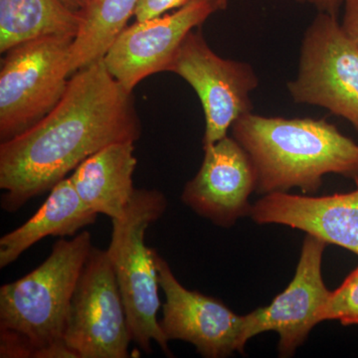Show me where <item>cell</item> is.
<instances>
[{"instance_id": "cell-1", "label": "cell", "mask_w": 358, "mask_h": 358, "mask_svg": "<svg viewBox=\"0 0 358 358\" xmlns=\"http://www.w3.org/2000/svg\"><path fill=\"white\" fill-rule=\"evenodd\" d=\"M141 134L133 93L112 76L103 58L78 70L44 119L0 145L2 209L17 211L92 155L113 143H136Z\"/></svg>"}, {"instance_id": "cell-2", "label": "cell", "mask_w": 358, "mask_h": 358, "mask_svg": "<svg viewBox=\"0 0 358 358\" xmlns=\"http://www.w3.org/2000/svg\"><path fill=\"white\" fill-rule=\"evenodd\" d=\"M231 131L251 157L260 194L292 188L315 194L327 174L343 176L358 186V143L327 120L250 113L237 120Z\"/></svg>"}, {"instance_id": "cell-3", "label": "cell", "mask_w": 358, "mask_h": 358, "mask_svg": "<svg viewBox=\"0 0 358 358\" xmlns=\"http://www.w3.org/2000/svg\"><path fill=\"white\" fill-rule=\"evenodd\" d=\"M93 247L89 231L62 238L39 267L0 288V357L76 358L65 343L66 320Z\"/></svg>"}, {"instance_id": "cell-4", "label": "cell", "mask_w": 358, "mask_h": 358, "mask_svg": "<svg viewBox=\"0 0 358 358\" xmlns=\"http://www.w3.org/2000/svg\"><path fill=\"white\" fill-rule=\"evenodd\" d=\"M164 193L136 189L124 215L113 219L112 239L107 250L128 315L134 343L148 355L152 343L171 355L169 341L157 313L160 308L157 250L145 244V232L166 210Z\"/></svg>"}, {"instance_id": "cell-5", "label": "cell", "mask_w": 358, "mask_h": 358, "mask_svg": "<svg viewBox=\"0 0 358 358\" xmlns=\"http://www.w3.org/2000/svg\"><path fill=\"white\" fill-rule=\"evenodd\" d=\"M74 38L49 35L9 49L0 71V140L44 119L62 100L71 77Z\"/></svg>"}, {"instance_id": "cell-6", "label": "cell", "mask_w": 358, "mask_h": 358, "mask_svg": "<svg viewBox=\"0 0 358 358\" xmlns=\"http://www.w3.org/2000/svg\"><path fill=\"white\" fill-rule=\"evenodd\" d=\"M287 87L294 103L324 108L358 134V47L338 16H315L301 40L296 76Z\"/></svg>"}, {"instance_id": "cell-7", "label": "cell", "mask_w": 358, "mask_h": 358, "mask_svg": "<svg viewBox=\"0 0 358 358\" xmlns=\"http://www.w3.org/2000/svg\"><path fill=\"white\" fill-rule=\"evenodd\" d=\"M64 339L76 358H127L128 315L107 250L93 247L71 299Z\"/></svg>"}, {"instance_id": "cell-8", "label": "cell", "mask_w": 358, "mask_h": 358, "mask_svg": "<svg viewBox=\"0 0 358 358\" xmlns=\"http://www.w3.org/2000/svg\"><path fill=\"white\" fill-rule=\"evenodd\" d=\"M167 72L185 79L199 96L205 117L203 148L227 136L233 124L252 113L259 86L253 66L217 55L200 31L186 35Z\"/></svg>"}, {"instance_id": "cell-9", "label": "cell", "mask_w": 358, "mask_h": 358, "mask_svg": "<svg viewBox=\"0 0 358 358\" xmlns=\"http://www.w3.org/2000/svg\"><path fill=\"white\" fill-rule=\"evenodd\" d=\"M220 0H190L166 15L136 21L124 28L103 57L106 67L127 91L152 74L167 72L186 35L215 11L225 9Z\"/></svg>"}, {"instance_id": "cell-10", "label": "cell", "mask_w": 358, "mask_h": 358, "mask_svg": "<svg viewBox=\"0 0 358 358\" xmlns=\"http://www.w3.org/2000/svg\"><path fill=\"white\" fill-rule=\"evenodd\" d=\"M155 263L166 298L159 324L167 341L192 343L206 358L243 355L245 315L233 313L218 299L186 289L157 252Z\"/></svg>"}, {"instance_id": "cell-11", "label": "cell", "mask_w": 358, "mask_h": 358, "mask_svg": "<svg viewBox=\"0 0 358 358\" xmlns=\"http://www.w3.org/2000/svg\"><path fill=\"white\" fill-rule=\"evenodd\" d=\"M327 245L320 238L307 234L296 274L287 289L267 307L245 315V343L258 334L275 331L280 336L278 348L281 357H293L305 343L313 327L322 322V312L331 293L322 274Z\"/></svg>"}, {"instance_id": "cell-12", "label": "cell", "mask_w": 358, "mask_h": 358, "mask_svg": "<svg viewBox=\"0 0 358 358\" xmlns=\"http://www.w3.org/2000/svg\"><path fill=\"white\" fill-rule=\"evenodd\" d=\"M203 150L199 173L186 183L181 200L219 227H232L251 213L249 197L257 187L255 166L248 152L228 136Z\"/></svg>"}, {"instance_id": "cell-13", "label": "cell", "mask_w": 358, "mask_h": 358, "mask_svg": "<svg viewBox=\"0 0 358 358\" xmlns=\"http://www.w3.org/2000/svg\"><path fill=\"white\" fill-rule=\"evenodd\" d=\"M250 216L261 225L288 226L358 255V186L326 196L270 193L252 206Z\"/></svg>"}, {"instance_id": "cell-14", "label": "cell", "mask_w": 358, "mask_h": 358, "mask_svg": "<svg viewBox=\"0 0 358 358\" xmlns=\"http://www.w3.org/2000/svg\"><path fill=\"white\" fill-rule=\"evenodd\" d=\"M136 166L134 143H113L81 162L69 178L91 210L113 220L121 218L131 202Z\"/></svg>"}, {"instance_id": "cell-15", "label": "cell", "mask_w": 358, "mask_h": 358, "mask_svg": "<svg viewBox=\"0 0 358 358\" xmlns=\"http://www.w3.org/2000/svg\"><path fill=\"white\" fill-rule=\"evenodd\" d=\"M98 214L82 201L69 178L54 186L31 218L0 239V268L15 262L33 245L48 236H75L95 223Z\"/></svg>"}, {"instance_id": "cell-16", "label": "cell", "mask_w": 358, "mask_h": 358, "mask_svg": "<svg viewBox=\"0 0 358 358\" xmlns=\"http://www.w3.org/2000/svg\"><path fill=\"white\" fill-rule=\"evenodd\" d=\"M81 23L60 0H0V52L49 35L75 39Z\"/></svg>"}, {"instance_id": "cell-17", "label": "cell", "mask_w": 358, "mask_h": 358, "mask_svg": "<svg viewBox=\"0 0 358 358\" xmlns=\"http://www.w3.org/2000/svg\"><path fill=\"white\" fill-rule=\"evenodd\" d=\"M140 0H92L80 13L81 27L71 50V76L78 70L105 57L127 27Z\"/></svg>"}, {"instance_id": "cell-18", "label": "cell", "mask_w": 358, "mask_h": 358, "mask_svg": "<svg viewBox=\"0 0 358 358\" xmlns=\"http://www.w3.org/2000/svg\"><path fill=\"white\" fill-rule=\"evenodd\" d=\"M338 320L343 326L358 324V266L331 292L322 312V322Z\"/></svg>"}, {"instance_id": "cell-19", "label": "cell", "mask_w": 358, "mask_h": 358, "mask_svg": "<svg viewBox=\"0 0 358 358\" xmlns=\"http://www.w3.org/2000/svg\"><path fill=\"white\" fill-rule=\"evenodd\" d=\"M190 0H140L136 6L134 15L136 21L152 20L164 15L171 9L180 8L187 4ZM227 7L229 0H220Z\"/></svg>"}, {"instance_id": "cell-20", "label": "cell", "mask_w": 358, "mask_h": 358, "mask_svg": "<svg viewBox=\"0 0 358 358\" xmlns=\"http://www.w3.org/2000/svg\"><path fill=\"white\" fill-rule=\"evenodd\" d=\"M341 27L358 47V0H345Z\"/></svg>"}, {"instance_id": "cell-21", "label": "cell", "mask_w": 358, "mask_h": 358, "mask_svg": "<svg viewBox=\"0 0 358 358\" xmlns=\"http://www.w3.org/2000/svg\"><path fill=\"white\" fill-rule=\"evenodd\" d=\"M301 3H308L319 10V13L338 16V10L345 4V0H296Z\"/></svg>"}, {"instance_id": "cell-22", "label": "cell", "mask_w": 358, "mask_h": 358, "mask_svg": "<svg viewBox=\"0 0 358 358\" xmlns=\"http://www.w3.org/2000/svg\"><path fill=\"white\" fill-rule=\"evenodd\" d=\"M66 7L74 13H81L83 9L89 6L92 0H60Z\"/></svg>"}]
</instances>
